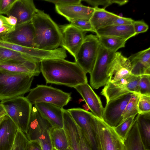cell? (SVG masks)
Returning a JSON list of instances; mask_svg holds the SVG:
<instances>
[{
    "label": "cell",
    "instance_id": "4dcf8cb0",
    "mask_svg": "<svg viewBox=\"0 0 150 150\" xmlns=\"http://www.w3.org/2000/svg\"><path fill=\"white\" fill-rule=\"evenodd\" d=\"M140 94L133 93L122 115L123 121L127 118L138 113V104ZM121 123V122H120Z\"/></svg>",
    "mask_w": 150,
    "mask_h": 150
},
{
    "label": "cell",
    "instance_id": "836d02e7",
    "mask_svg": "<svg viewBox=\"0 0 150 150\" xmlns=\"http://www.w3.org/2000/svg\"><path fill=\"white\" fill-rule=\"evenodd\" d=\"M138 94L150 96V75L144 74L141 76Z\"/></svg>",
    "mask_w": 150,
    "mask_h": 150
},
{
    "label": "cell",
    "instance_id": "e575fe53",
    "mask_svg": "<svg viewBox=\"0 0 150 150\" xmlns=\"http://www.w3.org/2000/svg\"><path fill=\"white\" fill-rule=\"evenodd\" d=\"M83 1L93 6V7H98V6L101 5L103 6V8L104 9L113 4L121 6L126 4L128 1L125 0H85Z\"/></svg>",
    "mask_w": 150,
    "mask_h": 150
},
{
    "label": "cell",
    "instance_id": "7dc6e473",
    "mask_svg": "<svg viewBox=\"0 0 150 150\" xmlns=\"http://www.w3.org/2000/svg\"><path fill=\"white\" fill-rule=\"evenodd\" d=\"M6 19L9 24L12 26H16L17 23V20L15 17L10 15L6 17Z\"/></svg>",
    "mask_w": 150,
    "mask_h": 150
},
{
    "label": "cell",
    "instance_id": "4316f807",
    "mask_svg": "<svg viewBox=\"0 0 150 150\" xmlns=\"http://www.w3.org/2000/svg\"><path fill=\"white\" fill-rule=\"evenodd\" d=\"M128 84L124 85L118 81L112 82L108 81L101 93L105 98L106 102H107L112 99L129 93Z\"/></svg>",
    "mask_w": 150,
    "mask_h": 150
},
{
    "label": "cell",
    "instance_id": "d590c367",
    "mask_svg": "<svg viewBox=\"0 0 150 150\" xmlns=\"http://www.w3.org/2000/svg\"><path fill=\"white\" fill-rule=\"evenodd\" d=\"M138 110V113H150V96L140 94Z\"/></svg>",
    "mask_w": 150,
    "mask_h": 150
},
{
    "label": "cell",
    "instance_id": "cb8c5ba5",
    "mask_svg": "<svg viewBox=\"0 0 150 150\" xmlns=\"http://www.w3.org/2000/svg\"><path fill=\"white\" fill-rule=\"evenodd\" d=\"M94 8V11L89 21L95 32L99 29L112 25L115 20L119 16L103 8Z\"/></svg>",
    "mask_w": 150,
    "mask_h": 150
},
{
    "label": "cell",
    "instance_id": "603a6c76",
    "mask_svg": "<svg viewBox=\"0 0 150 150\" xmlns=\"http://www.w3.org/2000/svg\"><path fill=\"white\" fill-rule=\"evenodd\" d=\"M95 33L97 37L114 36L122 38L126 40L136 35L132 25H110L97 30Z\"/></svg>",
    "mask_w": 150,
    "mask_h": 150
},
{
    "label": "cell",
    "instance_id": "52a82bcc",
    "mask_svg": "<svg viewBox=\"0 0 150 150\" xmlns=\"http://www.w3.org/2000/svg\"><path fill=\"white\" fill-rule=\"evenodd\" d=\"M115 53L100 45L96 59L90 74V84L93 88L98 89L105 86L108 81V71Z\"/></svg>",
    "mask_w": 150,
    "mask_h": 150
},
{
    "label": "cell",
    "instance_id": "3957f363",
    "mask_svg": "<svg viewBox=\"0 0 150 150\" xmlns=\"http://www.w3.org/2000/svg\"><path fill=\"white\" fill-rule=\"evenodd\" d=\"M34 76L0 69V100L23 96L29 92Z\"/></svg>",
    "mask_w": 150,
    "mask_h": 150
},
{
    "label": "cell",
    "instance_id": "44dd1931",
    "mask_svg": "<svg viewBox=\"0 0 150 150\" xmlns=\"http://www.w3.org/2000/svg\"><path fill=\"white\" fill-rule=\"evenodd\" d=\"M131 66V74L135 76L150 75V48L132 54L128 58Z\"/></svg>",
    "mask_w": 150,
    "mask_h": 150
},
{
    "label": "cell",
    "instance_id": "8d00e7d4",
    "mask_svg": "<svg viewBox=\"0 0 150 150\" xmlns=\"http://www.w3.org/2000/svg\"><path fill=\"white\" fill-rule=\"evenodd\" d=\"M70 24L76 27L83 32H91L95 33L89 21L79 20L71 21Z\"/></svg>",
    "mask_w": 150,
    "mask_h": 150
},
{
    "label": "cell",
    "instance_id": "ac0fdd59",
    "mask_svg": "<svg viewBox=\"0 0 150 150\" xmlns=\"http://www.w3.org/2000/svg\"><path fill=\"white\" fill-rule=\"evenodd\" d=\"M74 88L81 96L93 114L103 120L104 108L100 98L91 86L87 83L79 85Z\"/></svg>",
    "mask_w": 150,
    "mask_h": 150
},
{
    "label": "cell",
    "instance_id": "7a4b0ae2",
    "mask_svg": "<svg viewBox=\"0 0 150 150\" xmlns=\"http://www.w3.org/2000/svg\"><path fill=\"white\" fill-rule=\"evenodd\" d=\"M35 32V48L52 50L60 45L62 33L60 28L50 16L38 9L31 21Z\"/></svg>",
    "mask_w": 150,
    "mask_h": 150
},
{
    "label": "cell",
    "instance_id": "f6af8a7d",
    "mask_svg": "<svg viewBox=\"0 0 150 150\" xmlns=\"http://www.w3.org/2000/svg\"><path fill=\"white\" fill-rule=\"evenodd\" d=\"M25 150H42V146L38 140L29 141Z\"/></svg>",
    "mask_w": 150,
    "mask_h": 150
},
{
    "label": "cell",
    "instance_id": "484cf974",
    "mask_svg": "<svg viewBox=\"0 0 150 150\" xmlns=\"http://www.w3.org/2000/svg\"><path fill=\"white\" fill-rule=\"evenodd\" d=\"M124 142L125 150H148L145 148L142 140L135 118Z\"/></svg>",
    "mask_w": 150,
    "mask_h": 150
},
{
    "label": "cell",
    "instance_id": "ee69618b",
    "mask_svg": "<svg viewBox=\"0 0 150 150\" xmlns=\"http://www.w3.org/2000/svg\"><path fill=\"white\" fill-rule=\"evenodd\" d=\"M15 27L0 28V41H4L7 35L14 30Z\"/></svg>",
    "mask_w": 150,
    "mask_h": 150
},
{
    "label": "cell",
    "instance_id": "277c9868",
    "mask_svg": "<svg viewBox=\"0 0 150 150\" xmlns=\"http://www.w3.org/2000/svg\"><path fill=\"white\" fill-rule=\"evenodd\" d=\"M92 126L97 150H125L124 141L103 120L94 115Z\"/></svg>",
    "mask_w": 150,
    "mask_h": 150
},
{
    "label": "cell",
    "instance_id": "60d3db41",
    "mask_svg": "<svg viewBox=\"0 0 150 150\" xmlns=\"http://www.w3.org/2000/svg\"><path fill=\"white\" fill-rule=\"evenodd\" d=\"M45 1L52 3L55 5L65 6L71 5L81 4V0H45Z\"/></svg>",
    "mask_w": 150,
    "mask_h": 150
},
{
    "label": "cell",
    "instance_id": "30bf717a",
    "mask_svg": "<svg viewBox=\"0 0 150 150\" xmlns=\"http://www.w3.org/2000/svg\"><path fill=\"white\" fill-rule=\"evenodd\" d=\"M67 110L81 130L91 150H97L92 126L94 115L92 112L80 108H71Z\"/></svg>",
    "mask_w": 150,
    "mask_h": 150
},
{
    "label": "cell",
    "instance_id": "7bdbcfd3",
    "mask_svg": "<svg viewBox=\"0 0 150 150\" xmlns=\"http://www.w3.org/2000/svg\"><path fill=\"white\" fill-rule=\"evenodd\" d=\"M78 127L79 135V143L81 150H91L81 130L78 126Z\"/></svg>",
    "mask_w": 150,
    "mask_h": 150
},
{
    "label": "cell",
    "instance_id": "c3c4849f",
    "mask_svg": "<svg viewBox=\"0 0 150 150\" xmlns=\"http://www.w3.org/2000/svg\"><path fill=\"white\" fill-rule=\"evenodd\" d=\"M7 114L6 112L3 105L0 103V117L3 116Z\"/></svg>",
    "mask_w": 150,
    "mask_h": 150
},
{
    "label": "cell",
    "instance_id": "f907efd6",
    "mask_svg": "<svg viewBox=\"0 0 150 150\" xmlns=\"http://www.w3.org/2000/svg\"><path fill=\"white\" fill-rule=\"evenodd\" d=\"M53 150H56L54 149L53 148Z\"/></svg>",
    "mask_w": 150,
    "mask_h": 150
},
{
    "label": "cell",
    "instance_id": "7c38bea8",
    "mask_svg": "<svg viewBox=\"0 0 150 150\" xmlns=\"http://www.w3.org/2000/svg\"><path fill=\"white\" fill-rule=\"evenodd\" d=\"M0 47L21 53L34 62L39 63L45 60L56 59L58 55L56 50H45L29 47L5 41H0Z\"/></svg>",
    "mask_w": 150,
    "mask_h": 150
},
{
    "label": "cell",
    "instance_id": "7402d4cb",
    "mask_svg": "<svg viewBox=\"0 0 150 150\" xmlns=\"http://www.w3.org/2000/svg\"><path fill=\"white\" fill-rule=\"evenodd\" d=\"M34 106L53 127L63 128V108L45 103H36Z\"/></svg>",
    "mask_w": 150,
    "mask_h": 150
},
{
    "label": "cell",
    "instance_id": "74e56055",
    "mask_svg": "<svg viewBox=\"0 0 150 150\" xmlns=\"http://www.w3.org/2000/svg\"><path fill=\"white\" fill-rule=\"evenodd\" d=\"M50 131L45 132L42 135L38 140L40 142L42 150H53L51 142Z\"/></svg>",
    "mask_w": 150,
    "mask_h": 150
},
{
    "label": "cell",
    "instance_id": "1f68e13d",
    "mask_svg": "<svg viewBox=\"0 0 150 150\" xmlns=\"http://www.w3.org/2000/svg\"><path fill=\"white\" fill-rule=\"evenodd\" d=\"M135 116H134L127 118L113 128L116 133L123 141L133 125Z\"/></svg>",
    "mask_w": 150,
    "mask_h": 150
},
{
    "label": "cell",
    "instance_id": "e0dca14e",
    "mask_svg": "<svg viewBox=\"0 0 150 150\" xmlns=\"http://www.w3.org/2000/svg\"><path fill=\"white\" fill-rule=\"evenodd\" d=\"M37 10L32 0H16L8 16L11 15L16 17V25H20L31 21Z\"/></svg>",
    "mask_w": 150,
    "mask_h": 150
},
{
    "label": "cell",
    "instance_id": "ffe728a7",
    "mask_svg": "<svg viewBox=\"0 0 150 150\" xmlns=\"http://www.w3.org/2000/svg\"><path fill=\"white\" fill-rule=\"evenodd\" d=\"M19 128L6 114L0 121V150H11Z\"/></svg>",
    "mask_w": 150,
    "mask_h": 150
},
{
    "label": "cell",
    "instance_id": "f1b7e54d",
    "mask_svg": "<svg viewBox=\"0 0 150 150\" xmlns=\"http://www.w3.org/2000/svg\"><path fill=\"white\" fill-rule=\"evenodd\" d=\"M100 44L106 49L116 52L119 49L125 47L127 40L111 36L98 37Z\"/></svg>",
    "mask_w": 150,
    "mask_h": 150
},
{
    "label": "cell",
    "instance_id": "d6a6232c",
    "mask_svg": "<svg viewBox=\"0 0 150 150\" xmlns=\"http://www.w3.org/2000/svg\"><path fill=\"white\" fill-rule=\"evenodd\" d=\"M29 141L26 134L19 129L11 150H25Z\"/></svg>",
    "mask_w": 150,
    "mask_h": 150
},
{
    "label": "cell",
    "instance_id": "4fadbf2b",
    "mask_svg": "<svg viewBox=\"0 0 150 150\" xmlns=\"http://www.w3.org/2000/svg\"><path fill=\"white\" fill-rule=\"evenodd\" d=\"M52 127L36 108L33 107L26 134L29 141L38 140L42 135Z\"/></svg>",
    "mask_w": 150,
    "mask_h": 150
},
{
    "label": "cell",
    "instance_id": "5bb4252c",
    "mask_svg": "<svg viewBox=\"0 0 150 150\" xmlns=\"http://www.w3.org/2000/svg\"><path fill=\"white\" fill-rule=\"evenodd\" d=\"M34 30L31 21L16 25L4 41L26 47L35 48Z\"/></svg>",
    "mask_w": 150,
    "mask_h": 150
},
{
    "label": "cell",
    "instance_id": "d6986e66",
    "mask_svg": "<svg viewBox=\"0 0 150 150\" xmlns=\"http://www.w3.org/2000/svg\"><path fill=\"white\" fill-rule=\"evenodd\" d=\"M131 66L128 58L116 52L109 69V81L113 82L131 74Z\"/></svg>",
    "mask_w": 150,
    "mask_h": 150
},
{
    "label": "cell",
    "instance_id": "6da1fadb",
    "mask_svg": "<svg viewBox=\"0 0 150 150\" xmlns=\"http://www.w3.org/2000/svg\"><path fill=\"white\" fill-rule=\"evenodd\" d=\"M40 72L47 83L74 88L88 83L86 73L75 62L64 59L43 60L40 63Z\"/></svg>",
    "mask_w": 150,
    "mask_h": 150
},
{
    "label": "cell",
    "instance_id": "bcb514c9",
    "mask_svg": "<svg viewBox=\"0 0 150 150\" xmlns=\"http://www.w3.org/2000/svg\"><path fill=\"white\" fill-rule=\"evenodd\" d=\"M12 26H13L10 25L8 22L6 17L0 14V28Z\"/></svg>",
    "mask_w": 150,
    "mask_h": 150
},
{
    "label": "cell",
    "instance_id": "8992f818",
    "mask_svg": "<svg viewBox=\"0 0 150 150\" xmlns=\"http://www.w3.org/2000/svg\"><path fill=\"white\" fill-rule=\"evenodd\" d=\"M26 97L33 104L38 103H45L63 108L71 99V93L51 87L38 85L31 89Z\"/></svg>",
    "mask_w": 150,
    "mask_h": 150
},
{
    "label": "cell",
    "instance_id": "9c48e42d",
    "mask_svg": "<svg viewBox=\"0 0 150 150\" xmlns=\"http://www.w3.org/2000/svg\"><path fill=\"white\" fill-rule=\"evenodd\" d=\"M133 93H126L106 102L104 109L103 121L113 128L121 122L122 114Z\"/></svg>",
    "mask_w": 150,
    "mask_h": 150
},
{
    "label": "cell",
    "instance_id": "83f0119b",
    "mask_svg": "<svg viewBox=\"0 0 150 150\" xmlns=\"http://www.w3.org/2000/svg\"><path fill=\"white\" fill-rule=\"evenodd\" d=\"M52 148L56 150H65L69 147L66 132L63 128L52 127L50 132Z\"/></svg>",
    "mask_w": 150,
    "mask_h": 150
},
{
    "label": "cell",
    "instance_id": "ba28073f",
    "mask_svg": "<svg viewBox=\"0 0 150 150\" xmlns=\"http://www.w3.org/2000/svg\"><path fill=\"white\" fill-rule=\"evenodd\" d=\"M100 44L98 37L90 34L85 36L75 58V62L86 74L93 68Z\"/></svg>",
    "mask_w": 150,
    "mask_h": 150
},
{
    "label": "cell",
    "instance_id": "2e32d148",
    "mask_svg": "<svg viewBox=\"0 0 150 150\" xmlns=\"http://www.w3.org/2000/svg\"><path fill=\"white\" fill-rule=\"evenodd\" d=\"M0 69L13 73L38 76L40 72V63L32 60L11 61L0 63Z\"/></svg>",
    "mask_w": 150,
    "mask_h": 150
},
{
    "label": "cell",
    "instance_id": "681fc988",
    "mask_svg": "<svg viewBox=\"0 0 150 150\" xmlns=\"http://www.w3.org/2000/svg\"><path fill=\"white\" fill-rule=\"evenodd\" d=\"M4 116H3L0 117V121L3 119L4 117Z\"/></svg>",
    "mask_w": 150,
    "mask_h": 150
},
{
    "label": "cell",
    "instance_id": "8fae6325",
    "mask_svg": "<svg viewBox=\"0 0 150 150\" xmlns=\"http://www.w3.org/2000/svg\"><path fill=\"white\" fill-rule=\"evenodd\" d=\"M59 28L62 35L60 45L75 58L85 38V32L71 24Z\"/></svg>",
    "mask_w": 150,
    "mask_h": 150
},
{
    "label": "cell",
    "instance_id": "f35d334b",
    "mask_svg": "<svg viewBox=\"0 0 150 150\" xmlns=\"http://www.w3.org/2000/svg\"><path fill=\"white\" fill-rule=\"evenodd\" d=\"M16 0H0V14H4L7 16Z\"/></svg>",
    "mask_w": 150,
    "mask_h": 150
},
{
    "label": "cell",
    "instance_id": "d4e9b609",
    "mask_svg": "<svg viewBox=\"0 0 150 150\" xmlns=\"http://www.w3.org/2000/svg\"><path fill=\"white\" fill-rule=\"evenodd\" d=\"M135 119L144 146L150 150V113H138Z\"/></svg>",
    "mask_w": 150,
    "mask_h": 150
},
{
    "label": "cell",
    "instance_id": "9a60e30c",
    "mask_svg": "<svg viewBox=\"0 0 150 150\" xmlns=\"http://www.w3.org/2000/svg\"><path fill=\"white\" fill-rule=\"evenodd\" d=\"M55 10L59 14L70 22L76 20L89 21L94 10V7L81 4L65 6L55 5Z\"/></svg>",
    "mask_w": 150,
    "mask_h": 150
},
{
    "label": "cell",
    "instance_id": "5b68a950",
    "mask_svg": "<svg viewBox=\"0 0 150 150\" xmlns=\"http://www.w3.org/2000/svg\"><path fill=\"white\" fill-rule=\"evenodd\" d=\"M7 114L19 129L25 134L31 114L32 105L23 96L1 101Z\"/></svg>",
    "mask_w": 150,
    "mask_h": 150
},
{
    "label": "cell",
    "instance_id": "f546056e",
    "mask_svg": "<svg viewBox=\"0 0 150 150\" xmlns=\"http://www.w3.org/2000/svg\"><path fill=\"white\" fill-rule=\"evenodd\" d=\"M29 60L33 61L21 53L0 47V63L11 61H25Z\"/></svg>",
    "mask_w": 150,
    "mask_h": 150
},
{
    "label": "cell",
    "instance_id": "b9f144b4",
    "mask_svg": "<svg viewBox=\"0 0 150 150\" xmlns=\"http://www.w3.org/2000/svg\"><path fill=\"white\" fill-rule=\"evenodd\" d=\"M134 21V20L131 18L124 17L119 16L115 20L111 25H132Z\"/></svg>",
    "mask_w": 150,
    "mask_h": 150
},
{
    "label": "cell",
    "instance_id": "ab89813d",
    "mask_svg": "<svg viewBox=\"0 0 150 150\" xmlns=\"http://www.w3.org/2000/svg\"><path fill=\"white\" fill-rule=\"evenodd\" d=\"M132 25L136 35L146 32L149 29L148 25L143 21H134Z\"/></svg>",
    "mask_w": 150,
    "mask_h": 150
}]
</instances>
